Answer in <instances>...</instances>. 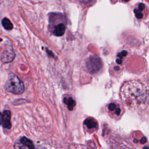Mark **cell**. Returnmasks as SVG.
Instances as JSON below:
<instances>
[{"label": "cell", "mask_w": 149, "mask_h": 149, "mask_svg": "<svg viewBox=\"0 0 149 149\" xmlns=\"http://www.w3.org/2000/svg\"><path fill=\"white\" fill-rule=\"evenodd\" d=\"M134 12L135 13V16L137 19H141L143 16V15L141 12V11H140V10H139L138 9H135L134 10Z\"/></svg>", "instance_id": "11"}, {"label": "cell", "mask_w": 149, "mask_h": 149, "mask_svg": "<svg viewBox=\"0 0 149 149\" xmlns=\"http://www.w3.org/2000/svg\"><path fill=\"white\" fill-rule=\"evenodd\" d=\"M63 102L67 105L69 110H72L74 107L76 105L75 101L70 97H64L63 98Z\"/></svg>", "instance_id": "7"}, {"label": "cell", "mask_w": 149, "mask_h": 149, "mask_svg": "<svg viewBox=\"0 0 149 149\" xmlns=\"http://www.w3.org/2000/svg\"><path fill=\"white\" fill-rule=\"evenodd\" d=\"M2 123V114L0 112V125Z\"/></svg>", "instance_id": "15"}, {"label": "cell", "mask_w": 149, "mask_h": 149, "mask_svg": "<svg viewBox=\"0 0 149 149\" xmlns=\"http://www.w3.org/2000/svg\"><path fill=\"white\" fill-rule=\"evenodd\" d=\"M145 8V5L144 3H140L139 5V6H138V9L140 10V11L143 10Z\"/></svg>", "instance_id": "13"}, {"label": "cell", "mask_w": 149, "mask_h": 149, "mask_svg": "<svg viewBox=\"0 0 149 149\" xmlns=\"http://www.w3.org/2000/svg\"><path fill=\"white\" fill-rule=\"evenodd\" d=\"M108 109L110 112H112L116 116H119L121 113V109L120 107L118 104L113 102L110 103L108 105Z\"/></svg>", "instance_id": "5"}, {"label": "cell", "mask_w": 149, "mask_h": 149, "mask_svg": "<svg viewBox=\"0 0 149 149\" xmlns=\"http://www.w3.org/2000/svg\"><path fill=\"white\" fill-rule=\"evenodd\" d=\"M15 53L13 49V47L11 44H7L5 47L4 49L1 56V61L3 63H9L13 61L15 58Z\"/></svg>", "instance_id": "3"}, {"label": "cell", "mask_w": 149, "mask_h": 149, "mask_svg": "<svg viewBox=\"0 0 149 149\" xmlns=\"http://www.w3.org/2000/svg\"><path fill=\"white\" fill-rule=\"evenodd\" d=\"M14 149H26V148L23 144L16 143L14 145Z\"/></svg>", "instance_id": "12"}, {"label": "cell", "mask_w": 149, "mask_h": 149, "mask_svg": "<svg viewBox=\"0 0 149 149\" xmlns=\"http://www.w3.org/2000/svg\"><path fill=\"white\" fill-rule=\"evenodd\" d=\"M65 31V26L63 24L60 23L56 25L54 30V34L56 36H62L63 35Z\"/></svg>", "instance_id": "6"}, {"label": "cell", "mask_w": 149, "mask_h": 149, "mask_svg": "<svg viewBox=\"0 0 149 149\" xmlns=\"http://www.w3.org/2000/svg\"><path fill=\"white\" fill-rule=\"evenodd\" d=\"M10 116L11 113L9 110H5L3 112L2 115V125L4 128L10 129L12 124L10 122Z\"/></svg>", "instance_id": "4"}, {"label": "cell", "mask_w": 149, "mask_h": 149, "mask_svg": "<svg viewBox=\"0 0 149 149\" xmlns=\"http://www.w3.org/2000/svg\"><path fill=\"white\" fill-rule=\"evenodd\" d=\"M2 24L3 28L7 30H10L13 29V24L12 22L9 19L6 17H5L2 19Z\"/></svg>", "instance_id": "10"}, {"label": "cell", "mask_w": 149, "mask_h": 149, "mask_svg": "<svg viewBox=\"0 0 149 149\" xmlns=\"http://www.w3.org/2000/svg\"><path fill=\"white\" fill-rule=\"evenodd\" d=\"M86 67L90 73H96L102 67L101 59L97 56H90L86 62Z\"/></svg>", "instance_id": "2"}, {"label": "cell", "mask_w": 149, "mask_h": 149, "mask_svg": "<svg viewBox=\"0 0 149 149\" xmlns=\"http://www.w3.org/2000/svg\"><path fill=\"white\" fill-rule=\"evenodd\" d=\"M84 124L88 129H91L95 128L97 126V122L93 118H87L84 121Z\"/></svg>", "instance_id": "8"}, {"label": "cell", "mask_w": 149, "mask_h": 149, "mask_svg": "<svg viewBox=\"0 0 149 149\" xmlns=\"http://www.w3.org/2000/svg\"><path fill=\"white\" fill-rule=\"evenodd\" d=\"M20 142L21 144H23V146H27L29 149H34V145L33 143V141L27 139L26 137H23L20 139Z\"/></svg>", "instance_id": "9"}, {"label": "cell", "mask_w": 149, "mask_h": 149, "mask_svg": "<svg viewBox=\"0 0 149 149\" xmlns=\"http://www.w3.org/2000/svg\"><path fill=\"white\" fill-rule=\"evenodd\" d=\"M146 141H147V139H146V138L145 137H143L140 140V142H141V144L145 143L146 142Z\"/></svg>", "instance_id": "14"}, {"label": "cell", "mask_w": 149, "mask_h": 149, "mask_svg": "<svg viewBox=\"0 0 149 149\" xmlns=\"http://www.w3.org/2000/svg\"><path fill=\"white\" fill-rule=\"evenodd\" d=\"M5 88L8 92L20 94L23 93L24 86L23 83L15 74L10 73L5 84Z\"/></svg>", "instance_id": "1"}, {"label": "cell", "mask_w": 149, "mask_h": 149, "mask_svg": "<svg viewBox=\"0 0 149 149\" xmlns=\"http://www.w3.org/2000/svg\"><path fill=\"white\" fill-rule=\"evenodd\" d=\"M143 149H149V148H148V146H145Z\"/></svg>", "instance_id": "17"}, {"label": "cell", "mask_w": 149, "mask_h": 149, "mask_svg": "<svg viewBox=\"0 0 149 149\" xmlns=\"http://www.w3.org/2000/svg\"><path fill=\"white\" fill-rule=\"evenodd\" d=\"M114 69H115V70H116V69H119V68L118 66H117V67H115Z\"/></svg>", "instance_id": "18"}, {"label": "cell", "mask_w": 149, "mask_h": 149, "mask_svg": "<svg viewBox=\"0 0 149 149\" xmlns=\"http://www.w3.org/2000/svg\"><path fill=\"white\" fill-rule=\"evenodd\" d=\"M116 62L118 63V64H120L121 62H122V61L120 59H116Z\"/></svg>", "instance_id": "16"}]
</instances>
